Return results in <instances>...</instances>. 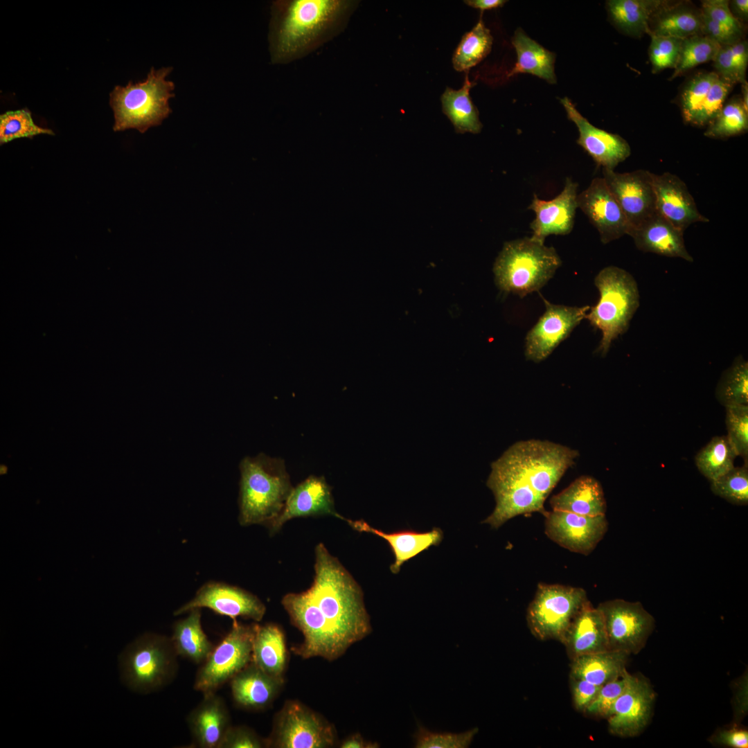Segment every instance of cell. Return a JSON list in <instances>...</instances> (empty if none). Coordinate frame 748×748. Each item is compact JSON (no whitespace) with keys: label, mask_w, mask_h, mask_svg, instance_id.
I'll list each match as a JSON object with an SVG mask.
<instances>
[{"label":"cell","mask_w":748,"mask_h":748,"mask_svg":"<svg viewBox=\"0 0 748 748\" xmlns=\"http://www.w3.org/2000/svg\"><path fill=\"white\" fill-rule=\"evenodd\" d=\"M281 603L303 636L292 650L305 659L336 660L372 631L360 586L322 543L315 548L310 587L285 594Z\"/></svg>","instance_id":"cell-1"},{"label":"cell","mask_w":748,"mask_h":748,"mask_svg":"<svg viewBox=\"0 0 748 748\" xmlns=\"http://www.w3.org/2000/svg\"><path fill=\"white\" fill-rule=\"evenodd\" d=\"M579 453L548 440L517 442L491 464L487 486L496 506L483 522L498 528L519 515L547 512L544 504Z\"/></svg>","instance_id":"cell-2"},{"label":"cell","mask_w":748,"mask_h":748,"mask_svg":"<svg viewBox=\"0 0 748 748\" xmlns=\"http://www.w3.org/2000/svg\"><path fill=\"white\" fill-rule=\"evenodd\" d=\"M359 1L276 0L272 1L269 49L274 64L298 60L344 31Z\"/></svg>","instance_id":"cell-3"},{"label":"cell","mask_w":748,"mask_h":748,"mask_svg":"<svg viewBox=\"0 0 748 748\" xmlns=\"http://www.w3.org/2000/svg\"><path fill=\"white\" fill-rule=\"evenodd\" d=\"M240 470L239 522L242 526L268 528L280 514L293 488L285 461L261 453L244 457Z\"/></svg>","instance_id":"cell-4"},{"label":"cell","mask_w":748,"mask_h":748,"mask_svg":"<svg viewBox=\"0 0 748 748\" xmlns=\"http://www.w3.org/2000/svg\"><path fill=\"white\" fill-rule=\"evenodd\" d=\"M172 67H152L146 78L135 84L129 81L117 85L109 94L114 112L115 132L136 129L141 133L160 125L172 113L169 100L174 98L175 85L166 80Z\"/></svg>","instance_id":"cell-5"},{"label":"cell","mask_w":748,"mask_h":748,"mask_svg":"<svg viewBox=\"0 0 748 748\" xmlns=\"http://www.w3.org/2000/svg\"><path fill=\"white\" fill-rule=\"evenodd\" d=\"M561 265L553 247L533 237H524L504 243L493 271L501 291L524 298L542 289Z\"/></svg>","instance_id":"cell-6"},{"label":"cell","mask_w":748,"mask_h":748,"mask_svg":"<svg viewBox=\"0 0 748 748\" xmlns=\"http://www.w3.org/2000/svg\"><path fill=\"white\" fill-rule=\"evenodd\" d=\"M599 292L597 303L586 314L591 326L602 332L596 353L605 356L614 340L628 329L630 321L640 305L638 285L633 276L626 270L607 266L594 278Z\"/></svg>","instance_id":"cell-7"},{"label":"cell","mask_w":748,"mask_h":748,"mask_svg":"<svg viewBox=\"0 0 748 748\" xmlns=\"http://www.w3.org/2000/svg\"><path fill=\"white\" fill-rule=\"evenodd\" d=\"M178 657L170 637L144 633L127 645L120 654L121 680L127 688L137 693L157 691L175 679Z\"/></svg>","instance_id":"cell-8"},{"label":"cell","mask_w":748,"mask_h":748,"mask_svg":"<svg viewBox=\"0 0 748 748\" xmlns=\"http://www.w3.org/2000/svg\"><path fill=\"white\" fill-rule=\"evenodd\" d=\"M588 600L583 588L539 583L527 609L529 630L537 639L561 641L572 619Z\"/></svg>","instance_id":"cell-9"},{"label":"cell","mask_w":748,"mask_h":748,"mask_svg":"<svg viewBox=\"0 0 748 748\" xmlns=\"http://www.w3.org/2000/svg\"><path fill=\"white\" fill-rule=\"evenodd\" d=\"M267 747L329 748L336 743L332 724L301 702L287 700L274 718Z\"/></svg>","instance_id":"cell-10"},{"label":"cell","mask_w":748,"mask_h":748,"mask_svg":"<svg viewBox=\"0 0 748 748\" xmlns=\"http://www.w3.org/2000/svg\"><path fill=\"white\" fill-rule=\"evenodd\" d=\"M256 625H244L233 620L230 631L197 671L193 685L195 691L203 694L216 692L251 661Z\"/></svg>","instance_id":"cell-11"},{"label":"cell","mask_w":748,"mask_h":748,"mask_svg":"<svg viewBox=\"0 0 748 748\" xmlns=\"http://www.w3.org/2000/svg\"><path fill=\"white\" fill-rule=\"evenodd\" d=\"M602 613L609 650L636 654L645 645L654 619L639 602L607 600L597 606Z\"/></svg>","instance_id":"cell-12"},{"label":"cell","mask_w":748,"mask_h":748,"mask_svg":"<svg viewBox=\"0 0 748 748\" xmlns=\"http://www.w3.org/2000/svg\"><path fill=\"white\" fill-rule=\"evenodd\" d=\"M545 312L528 332L525 357L538 363L546 359L586 317L590 307L553 304L544 298Z\"/></svg>","instance_id":"cell-13"},{"label":"cell","mask_w":748,"mask_h":748,"mask_svg":"<svg viewBox=\"0 0 748 748\" xmlns=\"http://www.w3.org/2000/svg\"><path fill=\"white\" fill-rule=\"evenodd\" d=\"M206 607L233 620L238 617L260 621L266 612L265 604L254 594L240 587L219 582L203 585L195 596L176 609L179 616L196 608Z\"/></svg>","instance_id":"cell-14"},{"label":"cell","mask_w":748,"mask_h":748,"mask_svg":"<svg viewBox=\"0 0 748 748\" xmlns=\"http://www.w3.org/2000/svg\"><path fill=\"white\" fill-rule=\"evenodd\" d=\"M544 532L560 546L588 555L603 539L608 528L605 515H581L552 510L544 515Z\"/></svg>","instance_id":"cell-15"},{"label":"cell","mask_w":748,"mask_h":748,"mask_svg":"<svg viewBox=\"0 0 748 748\" xmlns=\"http://www.w3.org/2000/svg\"><path fill=\"white\" fill-rule=\"evenodd\" d=\"M602 172V177L625 215L630 231L656 213L652 172L643 169L623 173L603 169Z\"/></svg>","instance_id":"cell-16"},{"label":"cell","mask_w":748,"mask_h":748,"mask_svg":"<svg viewBox=\"0 0 748 748\" xmlns=\"http://www.w3.org/2000/svg\"><path fill=\"white\" fill-rule=\"evenodd\" d=\"M578 208L597 229L600 241L607 244L625 235L630 226L618 202L603 177H596L578 194Z\"/></svg>","instance_id":"cell-17"},{"label":"cell","mask_w":748,"mask_h":748,"mask_svg":"<svg viewBox=\"0 0 748 748\" xmlns=\"http://www.w3.org/2000/svg\"><path fill=\"white\" fill-rule=\"evenodd\" d=\"M654 693L648 682L630 675L627 684L607 716L609 731L621 737L640 733L648 723Z\"/></svg>","instance_id":"cell-18"},{"label":"cell","mask_w":748,"mask_h":748,"mask_svg":"<svg viewBox=\"0 0 748 748\" xmlns=\"http://www.w3.org/2000/svg\"><path fill=\"white\" fill-rule=\"evenodd\" d=\"M578 188L577 182L567 177L562 190L552 199L543 200L533 195L528 207L535 213L530 224L531 237L544 242L549 235H564L571 232L578 208Z\"/></svg>","instance_id":"cell-19"},{"label":"cell","mask_w":748,"mask_h":748,"mask_svg":"<svg viewBox=\"0 0 748 748\" xmlns=\"http://www.w3.org/2000/svg\"><path fill=\"white\" fill-rule=\"evenodd\" d=\"M567 118L576 125L579 137L577 143L603 169L614 170L628 158L631 149L627 141L618 134L596 127L582 116L571 100L564 97L560 99Z\"/></svg>","instance_id":"cell-20"},{"label":"cell","mask_w":748,"mask_h":748,"mask_svg":"<svg viewBox=\"0 0 748 748\" xmlns=\"http://www.w3.org/2000/svg\"><path fill=\"white\" fill-rule=\"evenodd\" d=\"M656 212L673 225L684 231L692 224L709 220L698 211L685 182L676 175L652 174Z\"/></svg>","instance_id":"cell-21"},{"label":"cell","mask_w":748,"mask_h":748,"mask_svg":"<svg viewBox=\"0 0 748 748\" xmlns=\"http://www.w3.org/2000/svg\"><path fill=\"white\" fill-rule=\"evenodd\" d=\"M326 515L344 519L335 508L331 488L325 478L310 476L292 488L280 514L268 528L274 534L292 519Z\"/></svg>","instance_id":"cell-22"},{"label":"cell","mask_w":748,"mask_h":748,"mask_svg":"<svg viewBox=\"0 0 748 748\" xmlns=\"http://www.w3.org/2000/svg\"><path fill=\"white\" fill-rule=\"evenodd\" d=\"M186 720L192 736L190 747L219 748L231 726L226 703L216 692L204 693Z\"/></svg>","instance_id":"cell-23"},{"label":"cell","mask_w":748,"mask_h":748,"mask_svg":"<svg viewBox=\"0 0 748 748\" xmlns=\"http://www.w3.org/2000/svg\"><path fill=\"white\" fill-rule=\"evenodd\" d=\"M684 233L656 212L631 229L628 235L632 238L636 248L643 252L679 258L691 262L693 258L686 249Z\"/></svg>","instance_id":"cell-24"},{"label":"cell","mask_w":748,"mask_h":748,"mask_svg":"<svg viewBox=\"0 0 748 748\" xmlns=\"http://www.w3.org/2000/svg\"><path fill=\"white\" fill-rule=\"evenodd\" d=\"M571 659L609 650L603 616L589 600L575 615L560 641Z\"/></svg>","instance_id":"cell-25"},{"label":"cell","mask_w":748,"mask_h":748,"mask_svg":"<svg viewBox=\"0 0 748 748\" xmlns=\"http://www.w3.org/2000/svg\"><path fill=\"white\" fill-rule=\"evenodd\" d=\"M284 684V677L270 675L252 661L230 681L235 704L242 709L259 711L271 705Z\"/></svg>","instance_id":"cell-26"},{"label":"cell","mask_w":748,"mask_h":748,"mask_svg":"<svg viewBox=\"0 0 748 748\" xmlns=\"http://www.w3.org/2000/svg\"><path fill=\"white\" fill-rule=\"evenodd\" d=\"M354 530L376 535L384 539L389 544L395 556V562L390 567L393 573H398L401 566L431 546L438 545L443 540V533L439 528H434L427 532L402 530L385 533L376 529L364 520H351L344 518Z\"/></svg>","instance_id":"cell-27"},{"label":"cell","mask_w":748,"mask_h":748,"mask_svg":"<svg viewBox=\"0 0 748 748\" xmlns=\"http://www.w3.org/2000/svg\"><path fill=\"white\" fill-rule=\"evenodd\" d=\"M553 510L581 515H605L607 504L600 482L590 476H582L550 499Z\"/></svg>","instance_id":"cell-28"},{"label":"cell","mask_w":748,"mask_h":748,"mask_svg":"<svg viewBox=\"0 0 748 748\" xmlns=\"http://www.w3.org/2000/svg\"><path fill=\"white\" fill-rule=\"evenodd\" d=\"M251 661L266 673L283 677L288 652L283 629L275 623L257 624L252 643Z\"/></svg>","instance_id":"cell-29"},{"label":"cell","mask_w":748,"mask_h":748,"mask_svg":"<svg viewBox=\"0 0 748 748\" xmlns=\"http://www.w3.org/2000/svg\"><path fill=\"white\" fill-rule=\"evenodd\" d=\"M701 13L682 3L665 2L652 16L647 33L686 39L701 34Z\"/></svg>","instance_id":"cell-30"},{"label":"cell","mask_w":748,"mask_h":748,"mask_svg":"<svg viewBox=\"0 0 748 748\" xmlns=\"http://www.w3.org/2000/svg\"><path fill=\"white\" fill-rule=\"evenodd\" d=\"M511 43L516 51L517 62L508 74V77L526 73L537 76L550 84L556 83L554 53L532 39L520 28L515 30Z\"/></svg>","instance_id":"cell-31"},{"label":"cell","mask_w":748,"mask_h":748,"mask_svg":"<svg viewBox=\"0 0 748 748\" xmlns=\"http://www.w3.org/2000/svg\"><path fill=\"white\" fill-rule=\"evenodd\" d=\"M188 613L186 618L174 623L170 639L178 656L202 664L215 646L203 630L201 609H193Z\"/></svg>","instance_id":"cell-32"},{"label":"cell","mask_w":748,"mask_h":748,"mask_svg":"<svg viewBox=\"0 0 748 748\" xmlns=\"http://www.w3.org/2000/svg\"><path fill=\"white\" fill-rule=\"evenodd\" d=\"M629 655L607 650L577 657L571 659L570 677L603 686L623 675Z\"/></svg>","instance_id":"cell-33"},{"label":"cell","mask_w":748,"mask_h":748,"mask_svg":"<svg viewBox=\"0 0 748 748\" xmlns=\"http://www.w3.org/2000/svg\"><path fill=\"white\" fill-rule=\"evenodd\" d=\"M664 3L659 0H609L606 5L609 19L616 28L636 37L647 32L652 16Z\"/></svg>","instance_id":"cell-34"},{"label":"cell","mask_w":748,"mask_h":748,"mask_svg":"<svg viewBox=\"0 0 748 748\" xmlns=\"http://www.w3.org/2000/svg\"><path fill=\"white\" fill-rule=\"evenodd\" d=\"M475 82L465 78L461 89L454 90L447 87L441 96L443 112L447 116L458 133L478 134L482 129L479 111L470 96V89Z\"/></svg>","instance_id":"cell-35"},{"label":"cell","mask_w":748,"mask_h":748,"mask_svg":"<svg viewBox=\"0 0 748 748\" xmlns=\"http://www.w3.org/2000/svg\"><path fill=\"white\" fill-rule=\"evenodd\" d=\"M492 42L490 31L481 17L473 28L463 35L455 49L452 57L454 69L465 71L478 64L491 51Z\"/></svg>","instance_id":"cell-36"},{"label":"cell","mask_w":748,"mask_h":748,"mask_svg":"<svg viewBox=\"0 0 748 748\" xmlns=\"http://www.w3.org/2000/svg\"><path fill=\"white\" fill-rule=\"evenodd\" d=\"M737 454L727 436L713 437L695 456V464L711 481L734 467Z\"/></svg>","instance_id":"cell-37"},{"label":"cell","mask_w":748,"mask_h":748,"mask_svg":"<svg viewBox=\"0 0 748 748\" xmlns=\"http://www.w3.org/2000/svg\"><path fill=\"white\" fill-rule=\"evenodd\" d=\"M715 395L723 406L748 404V362L742 355L722 374L716 386Z\"/></svg>","instance_id":"cell-38"},{"label":"cell","mask_w":748,"mask_h":748,"mask_svg":"<svg viewBox=\"0 0 748 748\" xmlns=\"http://www.w3.org/2000/svg\"><path fill=\"white\" fill-rule=\"evenodd\" d=\"M721 46L702 34L682 39L678 60L670 79L697 65L713 60Z\"/></svg>","instance_id":"cell-39"},{"label":"cell","mask_w":748,"mask_h":748,"mask_svg":"<svg viewBox=\"0 0 748 748\" xmlns=\"http://www.w3.org/2000/svg\"><path fill=\"white\" fill-rule=\"evenodd\" d=\"M747 113L741 99L731 101L722 107L709 123L704 135L710 138L724 139L745 133L748 129Z\"/></svg>","instance_id":"cell-40"},{"label":"cell","mask_w":748,"mask_h":748,"mask_svg":"<svg viewBox=\"0 0 748 748\" xmlns=\"http://www.w3.org/2000/svg\"><path fill=\"white\" fill-rule=\"evenodd\" d=\"M38 134L54 135L51 129L37 125L27 109L8 111L0 116L1 145L20 138L32 139Z\"/></svg>","instance_id":"cell-41"},{"label":"cell","mask_w":748,"mask_h":748,"mask_svg":"<svg viewBox=\"0 0 748 748\" xmlns=\"http://www.w3.org/2000/svg\"><path fill=\"white\" fill-rule=\"evenodd\" d=\"M712 492L729 501L739 506L748 504V469L747 465L733 467L731 470L711 481Z\"/></svg>","instance_id":"cell-42"},{"label":"cell","mask_w":748,"mask_h":748,"mask_svg":"<svg viewBox=\"0 0 748 748\" xmlns=\"http://www.w3.org/2000/svg\"><path fill=\"white\" fill-rule=\"evenodd\" d=\"M718 78L715 72H708L696 75L688 83L682 95V111L685 122L693 125L710 87Z\"/></svg>","instance_id":"cell-43"},{"label":"cell","mask_w":748,"mask_h":748,"mask_svg":"<svg viewBox=\"0 0 748 748\" xmlns=\"http://www.w3.org/2000/svg\"><path fill=\"white\" fill-rule=\"evenodd\" d=\"M413 735L416 748H467L477 733L478 728L465 732L454 733L449 732H431L420 723Z\"/></svg>","instance_id":"cell-44"},{"label":"cell","mask_w":748,"mask_h":748,"mask_svg":"<svg viewBox=\"0 0 748 748\" xmlns=\"http://www.w3.org/2000/svg\"><path fill=\"white\" fill-rule=\"evenodd\" d=\"M727 438L737 456L748 459V404L726 407Z\"/></svg>","instance_id":"cell-45"},{"label":"cell","mask_w":748,"mask_h":748,"mask_svg":"<svg viewBox=\"0 0 748 748\" xmlns=\"http://www.w3.org/2000/svg\"><path fill=\"white\" fill-rule=\"evenodd\" d=\"M651 42L649 57L654 73L666 68L675 67L682 44V39L649 35Z\"/></svg>","instance_id":"cell-46"},{"label":"cell","mask_w":748,"mask_h":748,"mask_svg":"<svg viewBox=\"0 0 748 748\" xmlns=\"http://www.w3.org/2000/svg\"><path fill=\"white\" fill-rule=\"evenodd\" d=\"M630 675L625 670L621 677L601 686L596 698L585 713L607 718L614 702L625 690Z\"/></svg>","instance_id":"cell-47"},{"label":"cell","mask_w":748,"mask_h":748,"mask_svg":"<svg viewBox=\"0 0 748 748\" xmlns=\"http://www.w3.org/2000/svg\"><path fill=\"white\" fill-rule=\"evenodd\" d=\"M732 84L718 78L710 87L695 118L693 125L704 126L716 116L723 107Z\"/></svg>","instance_id":"cell-48"},{"label":"cell","mask_w":748,"mask_h":748,"mask_svg":"<svg viewBox=\"0 0 748 748\" xmlns=\"http://www.w3.org/2000/svg\"><path fill=\"white\" fill-rule=\"evenodd\" d=\"M267 747L266 738L260 736L253 729L244 726H231L219 748H263Z\"/></svg>","instance_id":"cell-49"},{"label":"cell","mask_w":748,"mask_h":748,"mask_svg":"<svg viewBox=\"0 0 748 748\" xmlns=\"http://www.w3.org/2000/svg\"><path fill=\"white\" fill-rule=\"evenodd\" d=\"M701 10L714 21L742 37L743 28L731 11L727 0H704Z\"/></svg>","instance_id":"cell-50"},{"label":"cell","mask_w":748,"mask_h":748,"mask_svg":"<svg viewBox=\"0 0 748 748\" xmlns=\"http://www.w3.org/2000/svg\"><path fill=\"white\" fill-rule=\"evenodd\" d=\"M701 34L718 43L720 46H730L740 40L741 36L710 18L700 10Z\"/></svg>","instance_id":"cell-51"},{"label":"cell","mask_w":748,"mask_h":748,"mask_svg":"<svg viewBox=\"0 0 748 748\" xmlns=\"http://www.w3.org/2000/svg\"><path fill=\"white\" fill-rule=\"evenodd\" d=\"M573 704L575 709L585 713L596 698L601 686L591 684L586 680L570 677Z\"/></svg>","instance_id":"cell-52"},{"label":"cell","mask_w":748,"mask_h":748,"mask_svg":"<svg viewBox=\"0 0 748 748\" xmlns=\"http://www.w3.org/2000/svg\"><path fill=\"white\" fill-rule=\"evenodd\" d=\"M713 61L719 78L732 85L740 82L730 46H722Z\"/></svg>","instance_id":"cell-53"},{"label":"cell","mask_w":748,"mask_h":748,"mask_svg":"<svg viewBox=\"0 0 748 748\" xmlns=\"http://www.w3.org/2000/svg\"><path fill=\"white\" fill-rule=\"evenodd\" d=\"M713 742L733 748H747L748 731L739 728L721 730L713 737Z\"/></svg>","instance_id":"cell-54"},{"label":"cell","mask_w":748,"mask_h":748,"mask_svg":"<svg viewBox=\"0 0 748 748\" xmlns=\"http://www.w3.org/2000/svg\"><path fill=\"white\" fill-rule=\"evenodd\" d=\"M732 57L740 83L746 81L745 74L748 63V46L745 40L730 45Z\"/></svg>","instance_id":"cell-55"},{"label":"cell","mask_w":748,"mask_h":748,"mask_svg":"<svg viewBox=\"0 0 748 748\" xmlns=\"http://www.w3.org/2000/svg\"><path fill=\"white\" fill-rule=\"evenodd\" d=\"M341 748H376L377 742L366 740L360 733H354L345 738L339 746Z\"/></svg>","instance_id":"cell-56"},{"label":"cell","mask_w":748,"mask_h":748,"mask_svg":"<svg viewBox=\"0 0 748 748\" xmlns=\"http://www.w3.org/2000/svg\"><path fill=\"white\" fill-rule=\"evenodd\" d=\"M507 1L504 0H466L464 3L470 7L481 11L502 7Z\"/></svg>","instance_id":"cell-57"},{"label":"cell","mask_w":748,"mask_h":748,"mask_svg":"<svg viewBox=\"0 0 748 748\" xmlns=\"http://www.w3.org/2000/svg\"><path fill=\"white\" fill-rule=\"evenodd\" d=\"M731 4V11L734 17L741 22V20L747 21L748 18V1L733 0Z\"/></svg>","instance_id":"cell-58"},{"label":"cell","mask_w":748,"mask_h":748,"mask_svg":"<svg viewBox=\"0 0 748 748\" xmlns=\"http://www.w3.org/2000/svg\"><path fill=\"white\" fill-rule=\"evenodd\" d=\"M742 104L744 109L748 112V84L747 81L742 83Z\"/></svg>","instance_id":"cell-59"}]
</instances>
